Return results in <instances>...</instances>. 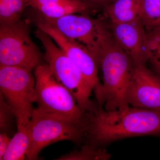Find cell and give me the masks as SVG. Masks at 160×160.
<instances>
[{"mask_svg":"<svg viewBox=\"0 0 160 160\" xmlns=\"http://www.w3.org/2000/svg\"><path fill=\"white\" fill-rule=\"evenodd\" d=\"M33 20L38 28L49 35L79 69L90 89L95 93L102 86L98 77V65L94 54L84 44L66 37L58 29L46 22L33 9Z\"/></svg>","mask_w":160,"mask_h":160,"instance_id":"obj_8","label":"cell"},{"mask_svg":"<svg viewBox=\"0 0 160 160\" xmlns=\"http://www.w3.org/2000/svg\"><path fill=\"white\" fill-rule=\"evenodd\" d=\"M35 34L45 49L43 58L57 79L71 92L84 112L94 109L97 104L89 99L92 90L76 65L46 32L38 28Z\"/></svg>","mask_w":160,"mask_h":160,"instance_id":"obj_3","label":"cell"},{"mask_svg":"<svg viewBox=\"0 0 160 160\" xmlns=\"http://www.w3.org/2000/svg\"><path fill=\"white\" fill-rule=\"evenodd\" d=\"M129 106L160 112V77L146 66H135L127 92Z\"/></svg>","mask_w":160,"mask_h":160,"instance_id":"obj_10","label":"cell"},{"mask_svg":"<svg viewBox=\"0 0 160 160\" xmlns=\"http://www.w3.org/2000/svg\"><path fill=\"white\" fill-rule=\"evenodd\" d=\"M32 143L26 155L27 160L38 159L39 154L45 147L59 141L68 140L77 145L84 141L86 128L62 116L33 109Z\"/></svg>","mask_w":160,"mask_h":160,"instance_id":"obj_7","label":"cell"},{"mask_svg":"<svg viewBox=\"0 0 160 160\" xmlns=\"http://www.w3.org/2000/svg\"><path fill=\"white\" fill-rule=\"evenodd\" d=\"M34 9L44 16L53 18L76 13H89L87 6L79 0L42 5Z\"/></svg>","mask_w":160,"mask_h":160,"instance_id":"obj_14","label":"cell"},{"mask_svg":"<svg viewBox=\"0 0 160 160\" xmlns=\"http://www.w3.org/2000/svg\"><path fill=\"white\" fill-rule=\"evenodd\" d=\"M85 4L89 12L95 11L100 9H104L115 0H79Z\"/></svg>","mask_w":160,"mask_h":160,"instance_id":"obj_20","label":"cell"},{"mask_svg":"<svg viewBox=\"0 0 160 160\" xmlns=\"http://www.w3.org/2000/svg\"><path fill=\"white\" fill-rule=\"evenodd\" d=\"M141 0H115L103 10L111 23L122 24L140 19Z\"/></svg>","mask_w":160,"mask_h":160,"instance_id":"obj_12","label":"cell"},{"mask_svg":"<svg viewBox=\"0 0 160 160\" xmlns=\"http://www.w3.org/2000/svg\"><path fill=\"white\" fill-rule=\"evenodd\" d=\"M140 19L149 31L160 27V0H141Z\"/></svg>","mask_w":160,"mask_h":160,"instance_id":"obj_15","label":"cell"},{"mask_svg":"<svg viewBox=\"0 0 160 160\" xmlns=\"http://www.w3.org/2000/svg\"><path fill=\"white\" fill-rule=\"evenodd\" d=\"M73 0H28V6L36 8L38 6L48 4L71 2Z\"/></svg>","mask_w":160,"mask_h":160,"instance_id":"obj_22","label":"cell"},{"mask_svg":"<svg viewBox=\"0 0 160 160\" xmlns=\"http://www.w3.org/2000/svg\"><path fill=\"white\" fill-rule=\"evenodd\" d=\"M92 53L103 72V84L95 94L98 105L107 111L128 108L127 92L134 64L115 39L109 26L100 19Z\"/></svg>","mask_w":160,"mask_h":160,"instance_id":"obj_1","label":"cell"},{"mask_svg":"<svg viewBox=\"0 0 160 160\" xmlns=\"http://www.w3.org/2000/svg\"><path fill=\"white\" fill-rule=\"evenodd\" d=\"M109 28L120 46L133 61L135 66H146L152 56L148 34L140 19L129 23H112Z\"/></svg>","mask_w":160,"mask_h":160,"instance_id":"obj_9","label":"cell"},{"mask_svg":"<svg viewBox=\"0 0 160 160\" xmlns=\"http://www.w3.org/2000/svg\"><path fill=\"white\" fill-rule=\"evenodd\" d=\"M87 124L83 142L93 148L126 138L160 135V112L129 106L107 111L97 105L86 112Z\"/></svg>","mask_w":160,"mask_h":160,"instance_id":"obj_2","label":"cell"},{"mask_svg":"<svg viewBox=\"0 0 160 160\" xmlns=\"http://www.w3.org/2000/svg\"><path fill=\"white\" fill-rule=\"evenodd\" d=\"M9 138L6 132H1L0 133V160H3L10 143Z\"/></svg>","mask_w":160,"mask_h":160,"instance_id":"obj_21","label":"cell"},{"mask_svg":"<svg viewBox=\"0 0 160 160\" xmlns=\"http://www.w3.org/2000/svg\"><path fill=\"white\" fill-rule=\"evenodd\" d=\"M43 58L32 40L27 21L0 22V65L32 69L42 64Z\"/></svg>","mask_w":160,"mask_h":160,"instance_id":"obj_5","label":"cell"},{"mask_svg":"<svg viewBox=\"0 0 160 160\" xmlns=\"http://www.w3.org/2000/svg\"><path fill=\"white\" fill-rule=\"evenodd\" d=\"M149 32L148 37L152 56L149 61L160 76V27Z\"/></svg>","mask_w":160,"mask_h":160,"instance_id":"obj_18","label":"cell"},{"mask_svg":"<svg viewBox=\"0 0 160 160\" xmlns=\"http://www.w3.org/2000/svg\"><path fill=\"white\" fill-rule=\"evenodd\" d=\"M39 12L43 19L66 37L82 43L92 52L97 41L99 19L92 18L87 13L81 15L69 14L53 18L46 17Z\"/></svg>","mask_w":160,"mask_h":160,"instance_id":"obj_11","label":"cell"},{"mask_svg":"<svg viewBox=\"0 0 160 160\" xmlns=\"http://www.w3.org/2000/svg\"><path fill=\"white\" fill-rule=\"evenodd\" d=\"M111 157V154L104 148H93L85 144L79 150L71 151L55 160H107Z\"/></svg>","mask_w":160,"mask_h":160,"instance_id":"obj_16","label":"cell"},{"mask_svg":"<svg viewBox=\"0 0 160 160\" xmlns=\"http://www.w3.org/2000/svg\"><path fill=\"white\" fill-rule=\"evenodd\" d=\"M32 69L0 65V92L13 110L17 126L30 122L36 102L35 78Z\"/></svg>","mask_w":160,"mask_h":160,"instance_id":"obj_6","label":"cell"},{"mask_svg":"<svg viewBox=\"0 0 160 160\" xmlns=\"http://www.w3.org/2000/svg\"><path fill=\"white\" fill-rule=\"evenodd\" d=\"M15 116L11 107L0 92V130L7 133L10 130Z\"/></svg>","mask_w":160,"mask_h":160,"instance_id":"obj_19","label":"cell"},{"mask_svg":"<svg viewBox=\"0 0 160 160\" xmlns=\"http://www.w3.org/2000/svg\"><path fill=\"white\" fill-rule=\"evenodd\" d=\"M18 132L11 139L3 160H24L31 149L32 123L18 126Z\"/></svg>","mask_w":160,"mask_h":160,"instance_id":"obj_13","label":"cell"},{"mask_svg":"<svg viewBox=\"0 0 160 160\" xmlns=\"http://www.w3.org/2000/svg\"><path fill=\"white\" fill-rule=\"evenodd\" d=\"M28 0H0V22H9L21 19Z\"/></svg>","mask_w":160,"mask_h":160,"instance_id":"obj_17","label":"cell"},{"mask_svg":"<svg viewBox=\"0 0 160 160\" xmlns=\"http://www.w3.org/2000/svg\"><path fill=\"white\" fill-rule=\"evenodd\" d=\"M34 69L37 109L67 118L86 128V113L71 92L57 79L49 65L42 63Z\"/></svg>","mask_w":160,"mask_h":160,"instance_id":"obj_4","label":"cell"}]
</instances>
